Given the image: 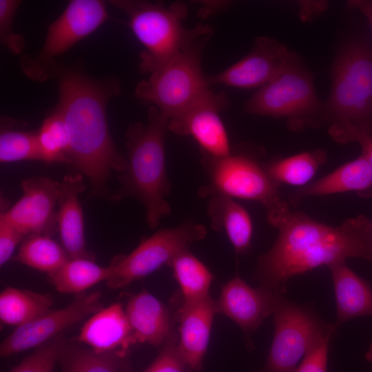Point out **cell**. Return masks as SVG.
I'll return each mask as SVG.
<instances>
[{
	"label": "cell",
	"instance_id": "7c38bea8",
	"mask_svg": "<svg viewBox=\"0 0 372 372\" xmlns=\"http://www.w3.org/2000/svg\"><path fill=\"white\" fill-rule=\"evenodd\" d=\"M227 104L225 93H216L210 89L186 110L170 118L168 130L178 136L194 138L201 154L213 157L226 156L232 150L220 112Z\"/></svg>",
	"mask_w": 372,
	"mask_h": 372
},
{
	"label": "cell",
	"instance_id": "9c48e42d",
	"mask_svg": "<svg viewBox=\"0 0 372 372\" xmlns=\"http://www.w3.org/2000/svg\"><path fill=\"white\" fill-rule=\"evenodd\" d=\"M201 162L209 179L199 189L201 198L220 194L258 202L266 209L282 200L280 185L268 176L263 164L249 154L231 151L226 156L213 157L202 154Z\"/></svg>",
	"mask_w": 372,
	"mask_h": 372
},
{
	"label": "cell",
	"instance_id": "1f68e13d",
	"mask_svg": "<svg viewBox=\"0 0 372 372\" xmlns=\"http://www.w3.org/2000/svg\"><path fill=\"white\" fill-rule=\"evenodd\" d=\"M64 339L62 334L37 347L10 372H52Z\"/></svg>",
	"mask_w": 372,
	"mask_h": 372
},
{
	"label": "cell",
	"instance_id": "5b68a950",
	"mask_svg": "<svg viewBox=\"0 0 372 372\" xmlns=\"http://www.w3.org/2000/svg\"><path fill=\"white\" fill-rule=\"evenodd\" d=\"M212 34L209 25L198 23L196 34L180 52L137 84L135 96L169 120L200 99L211 89L201 60Z\"/></svg>",
	"mask_w": 372,
	"mask_h": 372
},
{
	"label": "cell",
	"instance_id": "8992f818",
	"mask_svg": "<svg viewBox=\"0 0 372 372\" xmlns=\"http://www.w3.org/2000/svg\"><path fill=\"white\" fill-rule=\"evenodd\" d=\"M243 110L283 119L295 132L324 125V101L316 93L313 74L297 53L278 75L247 99Z\"/></svg>",
	"mask_w": 372,
	"mask_h": 372
},
{
	"label": "cell",
	"instance_id": "ffe728a7",
	"mask_svg": "<svg viewBox=\"0 0 372 372\" xmlns=\"http://www.w3.org/2000/svg\"><path fill=\"white\" fill-rule=\"evenodd\" d=\"M352 192L363 198L372 196V167L362 154L319 180L297 188L289 194V204L295 207L307 197Z\"/></svg>",
	"mask_w": 372,
	"mask_h": 372
},
{
	"label": "cell",
	"instance_id": "603a6c76",
	"mask_svg": "<svg viewBox=\"0 0 372 372\" xmlns=\"http://www.w3.org/2000/svg\"><path fill=\"white\" fill-rule=\"evenodd\" d=\"M207 212L214 230L224 231L236 254L251 247L253 224L248 211L233 198L220 194L209 196Z\"/></svg>",
	"mask_w": 372,
	"mask_h": 372
},
{
	"label": "cell",
	"instance_id": "3957f363",
	"mask_svg": "<svg viewBox=\"0 0 372 372\" xmlns=\"http://www.w3.org/2000/svg\"><path fill=\"white\" fill-rule=\"evenodd\" d=\"M169 119L150 106L145 125L131 123L125 132L127 168L118 177L119 187L110 200L133 198L145 208V221L152 229L171 213L166 200L171 190L165 163V136Z\"/></svg>",
	"mask_w": 372,
	"mask_h": 372
},
{
	"label": "cell",
	"instance_id": "cb8c5ba5",
	"mask_svg": "<svg viewBox=\"0 0 372 372\" xmlns=\"http://www.w3.org/2000/svg\"><path fill=\"white\" fill-rule=\"evenodd\" d=\"M53 303L49 293L9 287L0 294V320L7 325L21 327L49 312Z\"/></svg>",
	"mask_w": 372,
	"mask_h": 372
},
{
	"label": "cell",
	"instance_id": "ac0fdd59",
	"mask_svg": "<svg viewBox=\"0 0 372 372\" xmlns=\"http://www.w3.org/2000/svg\"><path fill=\"white\" fill-rule=\"evenodd\" d=\"M76 341L97 353L123 358L129 348L137 343L125 311L118 302L93 314L82 327Z\"/></svg>",
	"mask_w": 372,
	"mask_h": 372
},
{
	"label": "cell",
	"instance_id": "7a4b0ae2",
	"mask_svg": "<svg viewBox=\"0 0 372 372\" xmlns=\"http://www.w3.org/2000/svg\"><path fill=\"white\" fill-rule=\"evenodd\" d=\"M50 77L58 87L54 110L62 116L68 132V160L88 179L91 196L110 200L112 172L122 174L127 168V158L112 139L106 114L110 99L121 92L119 82L114 77H92L80 68L56 61L43 70L40 81Z\"/></svg>",
	"mask_w": 372,
	"mask_h": 372
},
{
	"label": "cell",
	"instance_id": "30bf717a",
	"mask_svg": "<svg viewBox=\"0 0 372 372\" xmlns=\"http://www.w3.org/2000/svg\"><path fill=\"white\" fill-rule=\"evenodd\" d=\"M206 235L203 225L191 222L156 231L128 255H118L112 259V273L107 285L114 289L122 288L165 265H169L174 257L189 250L193 243Z\"/></svg>",
	"mask_w": 372,
	"mask_h": 372
},
{
	"label": "cell",
	"instance_id": "f1b7e54d",
	"mask_svg": "<svg viewBox=\"0 0 372 372\" xmlns=\"http://www.w3.org/2000/svg\"><path fill=\"white\" fill-rule=\"evenodd\" d=\"M63 247L47 235L28 236L23 240L14 258L23 265L51 276L68 260Z\"/></svg>",
	"mask_w": 372,
	"mask_h": 372
},
{
	"label": "cell",
	"instance_id": "4dcf8cb0",
	"mask_svg": "<svg viewBox=\"0 0 372 372\" xmlns=\"http://www.w3.org/2000/svg\"><path fill=\"white\" fill-rule=\"evenodd\" d=\"M41 161L70 164L68 158L69 136L61 114L52 110L37 131Z\"/></svg>",
	"mask_w": 372,
	"mask_h": 372
},
{
	"label": "cell",
	"instance_id": "f35d334b",
	"mask_svg": "<svg viewBox=\"0 0 372 372\" xmlns=\"http://www.w3.org/2000/svg\"><path fill=\"white\" fill-rule=\"evenodd\" d=\"M228 4L225 1H203L199 10V15L201 17H208L209 16L225 8Z\"/></svg>",
	"mask_w": 372,
	"mask_h": 372
},
{
	"label": "cell",
	"instance_id": "6da1fadb",
	"mask_svg": "<svg viewBox=\"0 0 372 372\" xmlns=\"http://www.w3.org/2000/svg\"><path fill=\"white\" fill-rule=\"evenodd\" d=\"M282 200L267 209L278 234L258 257L254 279L260 286L285 293L289 280L321 266L360 258L372 261V219L364 214L338 226L318 221Z\"/></svg>",
	"mask_w": 372,
	"mask_h": 372
},
{
	"label": "cell",
	"instance_id": "5bb4252c",
	"mask_svg": "<svg viewBox=\"0 0 372 372\" xmlns=\"http://www.w3.org/2000/svg\"><path fill=\"white\" fill-rule=\"evenodd\" d=\"M23 194L10 208L1 213L2 217L25 236H50L57 229L56 207L58 206L61 182L48 176L23 180Z\"/></svg>",
	"mask_w": 372,
	"mask_h": 372
},
{
	"label": "cell",
	"instance_id": "ba28073f",
	"mask_svg": "<svg viewBox=\"0 0 372 372\" xmlns=\"http://www.w3.org/2000/svg\"><path fill=\"white\" fill-rule=\"evenodd\" d=\"M272 315L273 340L260 372H292L307 352L331 338L338 329L322 319L311 304L293 302L279 291Z\"/></svg>",
	"mask_w": 372,
	"mask_h": 372
},
{
	"label": "cell",
	"instance_id": "e0dca14e",
	"mask_svg": "<svg viewBox=\"0 0 372 372\" xmlns=\"http://www.w3.org/2000/svg\"><path fill=\"white\" fill-rule=\"evenodd\" d=\"M216 313V300L210 296L194 301L180 299L175 315L178 323L177 346L183 360L195 372L202 368Z\"/></svg>",
	"mask_w": 372,
	"mask_h": 372
},
{
	"label": "cell",
	"instance_id": "8d00e7d4",
	"mask_svg": "<svg viewBox=\"0 0 372 372\" xmlns=\"http://www.w3.org/2000/svg\"><path fill=\"white\" fill-rule=\"evenodd\" d=\"M25 236L15 227L0 217V265L12 256L16 247Z\"/></svg>",
	"mask_w": 372,
	"mask_h": 372
},
{
	"label": "cell",
	"instance_id": "277c9868",
	"mask_svg": "<svg viewBox=\"0 0 372 372\" xmlns=\"http://www.w3.org/2000/svg\"><path fill=\"white\" fill-rule=\"evenodd\" d=\"M324 124H347L372 134V43L363 36L343 39L330 70Z\"/></svg>",
	"mask_w": 372,
	"mask_h": 372
},
{
	"label": "cell",
	"instance_id": "e575fe53",
	"mask_svg": "<svg viewBox=\"0 0 372 372\" xmlns=\"http://www.w3.org/2000/svg\"><path fill=\"white\" fill-rule=\"evenodd\" d=\"M328 133L332 139L339 143L351 142L358 143L362 155L372 167V134H367L347 124H333L328 127Z\"/></svg>",
	"mask_w": 372,
	"mask_h": 372
},
{
	"label": "cell",
	"instance_id": "4fadbf2b",
	"mask_svg": "<svg viewBox=\"0 0 372 372\" xmlns=\"http://www.w3.org/2000/svg\"><path fill=\"white\" fill-rule=\"evenodd\" d=\"M100 291L79 294L67 307L50 311L41 317L17 327L0 345V355L7 357L33 347H38L61 334L69 327L102 309Z\"/></svg>",
	"mask_w": 372,
	"mask_h": 372
},
{
	"label": "cell",
	"instance_id": "d4e9b609",
	"mask_svg": "<svg viewBox=\"0 0 372 372\" xmlns=\"http://www.w3.org/2000/svg\"><path fill=\"white\" fill-rule=\"evenodd\" d=\"M327 161L324 149L303 152L263 164L268 176L276 183L299 187L309 184L320 167Z\"/></svg>",
	"mask_w": 372,
	"mask_h": 372
},
{
	"label": "cell",
	"instance_id": "83f0119b",
	"mask_svg": "<svg viewBox=\"0 0 372 372\" xmlns=\"http://www.w3.org/2000/svg\"><path fill=\"white\" fill-rule=\"evenodd\" d=\"M25 123L8 116L1 118L0 162L41 161L37 131H28Z\"/></svg>",
	"mask_w": 372,
	"mask_h": 372
},
{
	"label": "cell",
	"instance_id": "52a82bcc",
	"mask_svg": "<svg viewBox=\"0 0 372 372\" xmlns=\"http://www.w3.org/2000/svg\"><path fill=\"white\" fill-rule=\"evenodd\" d=\"M110 3L127 16L129 26L145 47L138 69L150 74L180 52L197 31V24L187 28L183 21L187 7L181 1L169 4L139 0H113Z\"/></svg>",
	"mask_w": 372,
	"mask_h": 372
},
{
	"label": "cell",
	"instance_id": "2e32d148",
	"mask_svg": "<svg viewBox=\"0 0 372 372\" xmlns=\"http://www.w3.org/2000/svg\"><path fill=\"white\" fill-rule=\"evenodd\" d=\"M276 292L261 286L253 287L236 276L222 287L216 301L218 313L232 320L249 338L272 314Z\"/></svg>",
	"mask_w": 372,
	"mask_h": 372
},
{
	"label": "cell",
	"instance_id": "8fae6325",
	"mask_svg": "<svg viewBox=\"0 0 372 372\" xmlns=\"http://www.w3.org/2000/svg\"><path fill=\"white\" fill-rule=\"evenodd\" d=\"M108 17L103 1H70L49 25L44 43L36 57L23 59L21 65L24 72L39 81L42 71L56 61L57 56L94 32Z\"/></svg>",
	"mask_w": 372,
	"mask_h": 372
},
{
	"label": "cell",
	"instance_id": "836d02e7",
	"mask_svg": "<svg viewBox=\"0 0 372 372\" xmlns=\"http://www.w3.org/2000/svg\"><path fill=\"white\" fill-rule=\"evenodd\" d=\"M21 1L0 0V40L14 54H21L25 48L24 38L14 32L13 21Z\"/></svg>",
	"mask_w": 372,
	"mask_h": 372
},
{
	"label": "cell",
	"instance_id": "44dd1931",
	"mask_svg": "<svg viewBox=\"0 0 372 372\" xmlns=\"http://www.w3.org/2000/svg\"><path fill=\"white\" fill-rule=\"evenodd\" d=\"M125 313L136 342L160 346L174 329L167 307L146 291L132 296Z\"/></svg>",
	"mask_w": 372,
	"mask_h": 372
},
{
	"label": "cell",
	"instance_id": "7402d4cb",
	"mask_svg": "<svg viewBox=\"0 0 372 372\" xmlns=\"http://www.w3.org/2000/svg\"><path fill=\"white\" fill-rule=\"evenodd\" d=\"M333 285L337 327L361 316L372 317V287L365 279L355 273L346 261L327 267Z\"/></svg>",
	"mask_w": 372,
	"mask_h": 372
},
{
	"label": "cell",
	"instance_id": "ab89813d",
	"mask_svg": "<svg viewBox=\"0 0 372 372\" xmlns=\"http://www.w3.org/2000/svg\"><path fill=\"white\" fill-rule=\"evenodd\" d=\"M365 358L368 361L372 362V342H371L369 349L365 353Z\"/></svg>",
	"mask_w": 372,
	"mask_h": 372
},
{
	"label": "cell",
	"instance_id": "f546056e",
	"mask_svg": "<svg viewBox=\"0 0 372 372\" xmlns=\"http://www.w3.org/2000/svg\"><path fill=\"white\" fill-rule=\"evenodd\" d=\"M58 361L63 372H122L127 365L123 358L97 353L65 340Z\"/></svg>",
	"mask_w": 372,
	"mask_h": 372
},
{
	"label": "cell",
	"instance_id": "9a60e30c",
	"mask_svg": "<svg viewBox=\"0 0 372 372\" xmlns=\"http://www.w3.org/2000/svg\"><path fill=\"white\" fill-rule=\"evenodd\" d=\"M296 54L275 39L260 36L245 56L220 73L208 75V81L210 85L259 89L278 75Z\"/></svg>",
	"mask_w": 372,
	"mask_h": 372
},
{
	"label": "cell",
	"instance_id": "d6986e66",
	"mask_svg": "<svg viewBox=\"0 0 372 372\" xmlns=\"http://www.w3.org/2000/svg\"><path fill=\"white\" fill-rule=\"evenodd\" d=\"M86 188L83 176L69 174L61 181L56 223L61 241L70 259L94 256L86 249L84 221L79 196Z\"/></svg>",
	"mask_w": 372,
	"mask_h": 372
},
{
	"label": "cell",
	"instance_id": "d590c367",
	"mask_svg": "<svg viewBox=\"0 0 372 372\" xmlns=\"http://www.w3.org/2000/svg\"><path fill=\"white\" fill-rule=\"evenodd\" d=\"M327 338L311 349L292 372H327L329 343Z\"/></svg>",
	"mask_w": 372,
	"mask_h": 372
},
{
	"label": "cell",
	"instance_id": "74e56055",
	"mask_svg": "<svg viewBox=\"0 0 372 372\" xmlns=\"http://www.w3.org/2000/svg\"><path fill=\"white\" fill-rule=\"evenodd\" d=\"M347 5L349 8L358 10L365 17L372 31V0H351Z\"/></svg>",
	"mask_w": 372,
	"mask_h": 372
},
{
	"label": "cell",
	"instance_id": "d6a6232c",
	"mask_svg": "<svg viewBox=\"0 0 372 372\" xmlns=\"http://www.w3.org/2000/svg\"><path fill=\"white\" fill-rule=\"evenodd\" d=\"M177 340V333L174 329L156 359L142 372H195L183 360L178 349ZM122 372L133 371L127 364Z\"/></svg>",
	"mask_w": 372,
	"mask_h": 372
},
{
	"label": "cell",
	"instance_id": "4316f807",
	"mask_svg": "<svg viewBox=\"0 0 372 372\" xmlns=\"http://www.w3.org/2000/svg\"><path fill=\"white\" fill-rule=\"evenodd\" d=\"M169 265L180 287L182 300L194 301L209 296L214 276L189 250L178 254Z\"/></svg>",
	"mask_w": 372,
	"mask_h": 372
},
{
	"label": "cell",
	"instance_id": "484cf974",
	"mask_svg": "<svg viewBox=\"0 0 372 372\" xmlns=\"http://www.w3.org/2000/svg\"><path fill=\"white\" fill-rule=\"evenodd\" d=\"M112 273V266L102 267L88 258L69 259L50 280L61 293H80L94 285L107 281Z\"/></svg>",
	"mask_w": 372,
	"mask_h": 372
}]
</instances>
